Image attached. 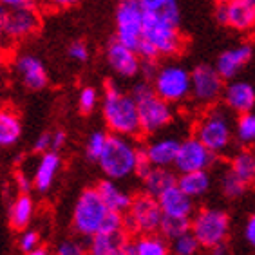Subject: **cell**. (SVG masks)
I'll use <instances>...</instances> for the list:
<instances>
[{"label": "cell", "instance_id": "obj_22", "mask_svg": "<svg viewBox=\"0 0 255 255\" xmlns=\"http://www.w3.org/2000/svg\"><path fill=\"white\" fill-rule=\"evenodd\" d=\"M127 243V232H98L89 239L87 255H123Z\"/></svg>", "mask_w": 255, "mask_h": 255}, {"label": "cell", "instance_id": "obj_43", "mask_svg": "<svg viewBox=\"0 0 255 255\" xmlns=\"http://www.w3.org/2000/svg\"><path fill=\"white\" fill-rule=\"evenodd\" d=\"M34 152L36 154H44V152H49L51 150V132H42L38 137H36V141H34Z\"/></svg>", "mask_w": 255, "mask_h": 255}, {"label": "cell", "instance_id": "obj_40", "mask_svg": "<svg viewBox=\"0 0 255 255\" xmlns=\"http://www.w3.org/2000/svg\"><path fill=\"white\" fill-rule=\"evenodd\" d=\"M15 185L18 194H29V190H33V177L25 170H18L15 174Z\"/></svg>", "mask_w": 255, "mask_h": 255}, {"label": "cell", "instance_id": "obj_10", "mask_svg": "<svg viewBox=\"0 0 255 255\" xmlns=\"http://www.w3.org/2000/svg\"><path fill=\"white\" fill-rule=\"evenodd\" d=\"M145 11L137 0H120L116 7V36L114 38L136 51L141 42Z\"/></svg>", "mask_w": 255, "mask_h": 255}, {"label": "cell", "instance_id": "obj_35", "mask_svg": "<svg viewBox=\"0 0 255 255\" xmlns=\"http://www.w3.org/2000/svg\"><path fill=\"white\" fill-rule=\"evenodd\" d=\"M107 132L103 130H94L91 136L87 137L85 141V157L91 159V161H98V157L102 156L103 148H105V143H107Z\"/></svg>", "mask_w": 255, "mask_h": 255}, {"label": "cell", "instance_id": "obj_1", "mask_svg": "<svg viewBox=\"0 0 255 255\" xmlns=\"http://www.w3.org/2000/svg\"><path fill=\"white\" fill-rule=\"evenodd\" d=\"M102 102L103 122L111 130V134H118L125 137H136L141 134L139 127V116H137V105L132 100L130 93H125L116 84H107Z\"/></svg>", "mask_w": 255, "mask_h": 255}, {"label": "cell", "instance_id": "obj_45", "mask_svg": "<svg viewBox=\"0 0 255 255\" xmlns=\"http://www.w3.org/2000/svg\"><path fill=\"white\" fill-rule=\"evenodd\" d=\"M82 0H47V4L53 9H71L74 5H78Z\"/></svg>", "mask_w": 255, "mask_h": 255}, {"label": "cell", "instance_id": "obj_51", "mask_svg": "<svg viewBox=\"0 0 255 255\" xmlns=\"http://www.w3.org/2000/svg\"><path fill=\"white\" fill-rule=\"evenodd\" d=\"M248 2H252V4H254V5H255V0H248Z\"/></svg>", "mask_w": 255, "mask_h": 255}, {"label": "cell", "instance_id": "obj_36", "mask_svg": "<svg viewBox=\"0 0 255 255\" xmlns=\"http://www.w3.org/2000/svg\"><path fill=\"white\" fill-rule=\"evenodd\" d=\"M100 103V94L94 87H84L78 94V109L80 113L91 114L94 109L98 107Z\"/></svg>", "mask_w": 255, "mask_h": 255}, {"label": "cell", "instance_id": "obj_6", "mask_svg": "<svg viewBox=\"0 0 255 255\" xmlns=\"http://www.w3.org/2000/svg\"><path fill=\"white\" fill-rule=\"evenodd\" d=\"M109 208L102 201L96 188H85L78 196L71 216V226L80 239H91L102 230Z\"/></svg>", "mask_w": 255, "mask_h": 255}, {"label": "cell", "instance_id": "obj_37", "mask_svg": "<svg viewBox=\"0 0 255 255\" xmlns=\"http://www.w3.org/2000/svg\"><path fill=\"white\" fill-rule=\"evenodd\" d=\"M54 255H87V246L84 245V241L80 237L65 239L56 246Z\"/></svg>", "mask_w": 255, "mask_h": 255}, {"label": "cell", "instance_id": "obj_18", "mask_svg": "<svg viewBox=\"0 0 255 255\" xmlns=\"http://www.w3.org/2000/svg\"><path fill=\"white\" fill-rule=\"evenodd\" d=\"M254 56V47L250 44H241L236 47L223 51L216 60V69L223 80H234L241 73V69L245 67Z\"/></svg>", "mask_w": 255, "mask_h": 255}, {"label": "cell", "instance_id": "obj_48", "mask_svg": "<svg viewBox=\"0 0 255 255\" xmlns=\"http://www.w3.org/2000/svg\"><path fill=\"white\" fill-rule=\"evenodd\" d=\"M208 252H210L208 255H232L230 250L226 248V245H219V246H216V248H210Z\"/></svg>", "mask_w": 255, "mask_h": 255}, {"label": "cell", "instance_id": "obj_33", "mask_svg": "<svg viewBox=\"0 0 255 255\" xmlns=\"http://www.w3.org/2000/svg\"><path fill=\"white\" fill-rule=\"evenodd\" d=\"M219 187H221L223 196L228 197V199H239L246 194L248 190V185L241 181L239 177H236L230 170L223 172L221 179H219Z\"/></svg>", "mask_w": 255, "mask_h": 255}, {"label": "cell", "instance_id": "obj_25", "mask_svg": "<svg viewBox=\"0 0 255 255\" xmlns=\"http://www.w3.org/2000/svg\"><path fill=\"white\" fill-rule=\"evenodd\" d=\"M176 185L181 188L188 197L192 199H199L206 196L212 188V176L208 170L201 172H187V174H179Z\"/></svg>", "mask_w": 255, "mask_h": 255}, {"label": "cell", "instance_id": "obj_9", "mask_svg": "<svg viewBox=\"0 0 255 255\" xmlns=\"http://www.w3.org/2000/svg\"><path fill=\"white\" fill-rule=\"evenodd\" d=\"M154 93L167 103H181L190 96V71L179 64H167L157 67L150 80Z\"/></svg>", "mask_w": 255, "mask_h": 255}, {"label": "cell", "instance_id": "obj_20", "mask_svg": "<svg viewBox=\"0 0 255 255\" xmlns=\"http://www.w3.org/2000/svg\"><path fill=\"white\" fill-rule=\"evenodd\" d=\"M157 205L161 208V214L167 217H183V219H190L196 212L194 199L188 197L181 188L174 185L156 197Z\"/></svg>", "mask_w": 255, "mask_h": 255}, {"label": "cell", "instance_id": "obj_7", "mask_svg": "<svg viewBox=\"0 0 255 255\" xmlns=\"http://www.w3.org/2000/svg\"><path fill=\"white\" fill-rule=\"evenodd\" d=\"M196 137L216 156L226 152L234 141V122L228 111L221 107L210 109L197 123Z\"/></svg>", "mask_w": 255, "mask_h": 255}, {"label": "cell", "instance_id": "obj_24", "mask_svg": "<svg viewBox=\"0 0 255 255\" xmlns=\"http://www.w3.org/2000/svg\"><path fill=\"white\" fill-rule=\"evenodd\" d=\"M123 255H170V246L159 234H141L128 241Z\"/></svg>", "mask_w": 255, "mask_h": 255}, {"label": "cell", "instance_id": "obj_38", "mask_svg": "<svg viewBox=\"0 0 255 255\" xmlns=\"http://www.w3.org/2000/svg\"><path fill=\"white\" fill-rule=\"evenodd\" d=\"M40 245V234L36 230H22V234H20L18 237V246L20 250L24 252V254H27V252H31L33 248H36V246Z\"/></svg>", "mask_w": 255, "mask_h": 255}, {"label": "cell", "instance_id": "obj_32", "mask_svg": "<svg viewBox=\"0 0 255 255\" xmlns=\"http://www.w3.org/2000/svg\"><path fill=\"white\" fill-rule=\"evenodd\" d=\"M143 11L148 13H157V15H165L170 18L181 20V13H179V4L177 0H137Z\"/></svg>", "mask_w": 255, "mask_h": 255}, {"label": "cell", "instance_id": "obj_28", "mask_svg": "<svg viewBox=\"0 0 255 255\" xmlns=\"http://www.w3.org/2000/svg\"><path fill=\"white\" fill-rule=\"evenodd\" d=\"M34 216V201L29 194H18L9 206V223L15 230H25Z\"/></svg>", "mask_w": 255, "mask_h": 255}, {"label": "cell", "instance_id": "obj_19", "mask_svg": "<svg viewBox=\"0 0 255 255\" xmlns=\"http://www.w3.org/2000/svg\"><path fill=\"white\" fill-rule=\"evenodd\" d=\"M179 141L181 139L174 136H157L150 139L141 150L152 167L170 168L174 167V161H176Z\"/></svg>", "mask_w": 255, "mask_h": 255}, {"label": "cell", "instance_id": "obj_4", "mask_svg": "<svg viewBox=\"0 0 255 255\" xmlns=\"http://www.w3.org/2000/svg\"><path fill=\"white\" fill-rule=\"evenodd\" d=\"M181 20L145 11L141 40L152 45L157 56H176L183 49Z\"/></svg>", "mask_w": 255, "mask_h": 255}, {"label": "cell", "instance_id": "obj_30", "mask_svg": "<svg viewBox=\"0 0 255 255\" xmlns=\"http://www.w3.org/2000/svg\"><path fill=\"white\" fill-rule=\"evenodd\" d=\"M234 136L241 145H252L255 143V113L241 114L234 125Z\"/></svg>", "mask_w": 255, "mask_h": 255}, {"label": "cell", "instance_id": "obj_14", "mask_svg": "<svg viewBox=\"0 0 255 255\" xmlns=\"http://www.w3.org/2000/svg\"><path fill=\"white\" fill-rule=\"evenodd\" d=\"M216 20L239 33L252 31L255 27V5L248 0H232L230 4L217 5Z\"/></svg>", "mask_w": 255, "mask_h": 255}, {"label": "cell", "instance_id": "obj_50", "mask_svg": "<svg viewBox=\"0 0 255 255\" xmlns=\"http://www.w3.org/2000/svg\"><path fill=\"white\" fill-rule=\"evenodd\" d=\"M214 2H216L217 5H226V4H230L232 0H214Z\"/></svg>", "mask_w": 255, "mask_h": 255}, {"label": "cell", "instance_id": "obj_52", "mask_svg": "<svg viewBox=\"0 0 255 255\" xmlns=\"http://www.w3.org/2000/svg\"><path fill=\"white\" fill-rule=\"evenodd\" d=\"M0 65H2V54H0Z\"/></svg>", "mask_w": 255, "mask_h": 255}, {"label": "cell", "instance_id": "obj_11", "mask_svg": "<svg viewBox=\"0 0 255 255\" xmlns=\"http://www.w3.org/2000/svg\"><path fill=\"white\" fill-rule=\"evenodd\" d=\"M225 80L219 76L214 65L201 64L190 71V96L199 105H214L221 100Z\"/></svg>", "mask_w": 255, "mask_h": 255}, {"label": "cell", "instance_id": "obj_41", "mask_svg": "<svg viewBox=\"0 0 255 255\" xmlns=\"http://www.w3.org/2000/svg\"><path fill=\"white\" fill-rule=\"evenodd\" d=\"M243 236H245L246 243L255 250V212L246 219L245 228H243Z\"/></svg>", "mask_w": 255, "mask_h": 255}, {"label": "cell", "instance_id": "obj_47", "mask_svg": "<svg viewBox=\"0 0 255 255\" xmlns=\"http://www.w3.org/2000/svg\"><path fill=\"white\" fill-rule=\"evenodd\" d=\"M4 20H5V9L0 5V47L4 44L5 40V34H4Z\"/></svg>", "mask_w": 255, "mask_h": 255}, {"label": "cell", "instance_id": "obj_23", "mask_svg": "<svg viewBox=\"0 0 255 255\" xmlns=\"http://www.w3.org/2000/svg\"><path fill=\"white\" fill-rule=\"evenodd\" d=\"M96 192L100 194L102 201L105 203L111 212H118V214H125L127 208L130 206L132 201V196L128 194L127 190H123L120 187V181H113V179H102V181L96 185Z\"/></svg>", "mask_w": 255, "mask_h": 255}, {"label": "cell", "instance_id": "obj_16", "mask_svg": "<svg viewBox=\"0 0 255 255\" xmlns=\"http://www.w3.org/2000/svg\"><path fill=\"white\" fill-rule=\"evenodd\" d=\"M13 67H15V73L20 78V82L27 89H31V91H42L49 84L47 69L42 64V60L38 56H34V54H18L15 62H13Z\"/></svg>", "mask_w": 255, "mask_h": 255}, {"label": "cell", "instance_id": "obj_31", "mask_svg": "<svg viewBox=\"0 0 255 255\" xmlns=\"http://www.w3.org/2000/svg\"><path fill=\"white\" fill-rule=\"evenodd\" d=\"M187 232H190V219L163 216L157 234H159L163 239L172 241V239H176V237L183 236V234H187Z\"/></svg>", "mask_w": 255, "mask_h": 255}, {"label": "cell", "instance_id": "obj_39", "mask_svg": "<svg viewBox=\"0 0 255 255\" xmlns=\"http://www.w3.org/2000/svg\"><path fill=\"white\" fill-rule=\"evenodd\" d=\"M69 58L74 60V62H87L89 60V47L84 42H73L69 45Z\"/></svg>", "mask_w": 255, "mask_h": 255}, {"label": "cell", "instance_id": "obj_44", "mask_svg": "<svg viewBox=\"0 0 255 255\" xmlns=\"http://www.w3.org/2000/svg\"><path fill=\"white\" fill-rule=\"evenodd\" d=\"M65 141H67V136H65L64 130H53L51 132V150L58 152L60 148L65 145Z\"/></svg>", "mask_w": 255, "mask_h": 255}, {"label": "cell", "instance_id": "obj_27", "mask_svg": "<svg viewBox=\"0 0 255 255\" xmlns=\"http://www.w3.org/2000/svg\"><path fill=\"white\" fill-rule=\"evenodd\" d=\"M141 181H143V188H145V194L157 197L159 194H163V192L167 190V188L174 187L177 177L170 168L152 167L141 177Z\"/></svg>", "mask_w": 255, "mask_h": 255}, {"label": "cell", "instance_id": "obj_49", "mask_svg": "<svg viewBox=\"0 0 255 255\" xmlns=\"http://www.w3.org/2000/svg\"><path fill=\"white\" fill-rule=\"evenodd\" d=\"M25 255H51L49 254V250L45 248V246H42V245H38L36 248H33L31 252H27Z\"/></svg>", "mask_w": 255, "mask_h": 255}, {"label": "cell", "instance_id": "obj_5", "mask_svg": "<svg viewBox=\"0 0 255 255\" xmlns=\"http://www.w3.org/2000/svg\"><path fill=\"white\" fill-rule=\"evenodd\" d=\"M230 216L217 206H206L194 212L190 217V234L199 243V248H216L225 245L230 236Z\"/></svg>", "mask_w": 255, "mask_h": 255}, {"label": "cell", "instance_id": "obj_3", "mask_svg": "<svg viewBox=\"0 0 255 255\" xmlns=\"http://www.w3.org/2000/svg\"><path fill=\"white\" fill-rule=\"evenodd\" d=\"M139 156V147H136L132 137L109 134L105 148L98 157V165L107 179L125 181L136 176V163Z\"/></svg>", "mask_w": 255, "mask_h": 255}, {"label": "cell", "instance_id": "obj_13", "mask_svg": "<svg viewBox=\"0 0 255 255\" xmlns=\"http://www.w3.org/2000/svg\"><path fill=\"white\" fill-rule=\"evenodd\" d=\"M42 18L34 5H24L15 9H5L4 34L5 40L20 42V40L31 38L40 31Z\"/></svg>", "mask_w": 255, "mask_h": 255}, {"label": "cell", "instance_id": "obj_17", "mask_svg": "<svg viewBox=\"0 0 255 255\" xmlns=\"http://www.w3.org/2000/svg\"><path fill=\"white\" fill-rule=\"evenodd\" d=\"M221 100L228 111L239 116L252 113L255 107V89L245 80H228V84H225L223 89Z\"/></svg>", "mask_w": 255, "mask_h": 255}, {"label": "cell", "instance_id": "obj_12", "mask_svg": "<svg viewBox=\"0 0 255 255\" xmlns=\"http://www.w3.org/2000/svg\"><path fill=\"white\" fill-rule=\"evenodd\" d=\"M216 159H217L216 154L212 152V150H208L196 136H190L179 141V148H177L174 168H176L179 174L210 170V168L216 165Z\"/></svg>", "mask_w": 255, "mask_h": 255}, {"label": "cell", "instance_id": "obj_34", "mask_svg": "<svg viewBox=\"0 0 255 255\" xmlns=\"http://www.w3.org/2000/svg\"><path fill=\"white\" fill-rule=\"evenodd\" d=\"M170 255H196L199 252V243L190 232L170 241Z\"/></svg>", "mask_w": 255, "mask_h": 255}, {"label": "cell", "instance_id": "obj_2", "mask_svg": "<svg viewBox=\"0 0 255 255\" xmlns=\"http://www.w3.org/2000/svg\"><path fill=\"white\" fill-rule=\"evenodd\" d=\"M130 96L137 105V116H139V127L143 134L154 136L161 132L174 122V109L170 103L161 100L154 93L150 82H139L132 87Z\"/></svg>", "mask_w": 255, "mask_h": 255}, {"label": "cell", "instance_id": "obj_46", "mask_svg": "<svg viewBox=\"0 0 255 255\" xmlns=\"http://www.w3.org/2000/svg\"><path fill=\"white\" fill-rule=\"evenodd\" d=\"M34 0H0V5L4 9H15V7H24V5H33Z\"/></svg>", "mask_w": 255, "mask_h": 255}, {"label": "cell", "instance_id": "obj_29", "mask_svg": "<svg viewBox=\"0 0 255 255\" xmlns=\"http://www.w3.org/2000/svg\"><path fill=\"white\" fill-rule=\"evenodd\" d=\"M228 170L236 177H239L245 185H252L255 181V152L250 148H241L230 159Z\"/></svg>", "mask_w": 255, "mask_h": 255}, {"label": "cell", "instance_id": "obj_15", "mask_svg": "<svg viewBox=\"0 0 255 255\" xmlns=\"http://www.w3.org/2000/svg\"><path fill=\"white\" fill-rule=\"evenodd\" d=\"M105 58H107L109 67L113 69L114 73L118 74L120 78H134L139 74V65H141V58L137 56V53L127 45H123L122 42L114 38L107 44L105 49Z\"/></svg>", "mask_w": 255, "mask_h": 255}, {"label": "cell", "instance_id": "obj_8", "mask_svg": "<svg viewBox=\"0 0 255 255\" xmlns=\"http://www.w3.org/2000/svg\"><path fill=\"white\" fill-rule=\"evenodd\" d=\"M163 214L157 205V199L148 194H139L132 197L130 206L123 214V230L130 234H157L161 225Z\"/></svg>", "mask_w": 255, "mask_h": 255}, {"label": "cell", "instance_id": "obj_21", "mask_svg": "<svg viewBox=\"0 0 255 255\" xmlns=\"http://www.w3.org/2000/svg\"><path fill=\"white\" fill-rule=\"evenodd\" d=\"M60 167H62V157H60L58 152L49 150V152L40 154L34 172L31 174V177H33V188H36L38 192L49 190L53 187L56 176H58Z\"/></svg>", "mask_w": 255, "mask_h": 255}, {"label": "cell", "instance_id": "obj_26", "mask_svg": "<svg viewBox=\"0 0 255 255\" xmlns=\"http://www.w3.org/2000/svg\"><path fill=\"white\" fill-rule=\"evenodd\" d=\"M22 137L20 116L9 107H0V148H9Z\"/></svg>", "mask_w": 255, "mask_h": 255}, {"label": "cell", "instance_id": "obj_42", "mask_svg": "<svg viewBox=\"0 0 255 255\" xmlns=\"http://www.w3.org/2000/svg\"><path fill=\"white\" fill-rule=\"evenodd\" d=\"M157 60H141V65H139V73L145 76V82H150L154 78V74L157 71Z\"/></svg>", "mask_w": 255, "mask_h": 255}]
</instances>
